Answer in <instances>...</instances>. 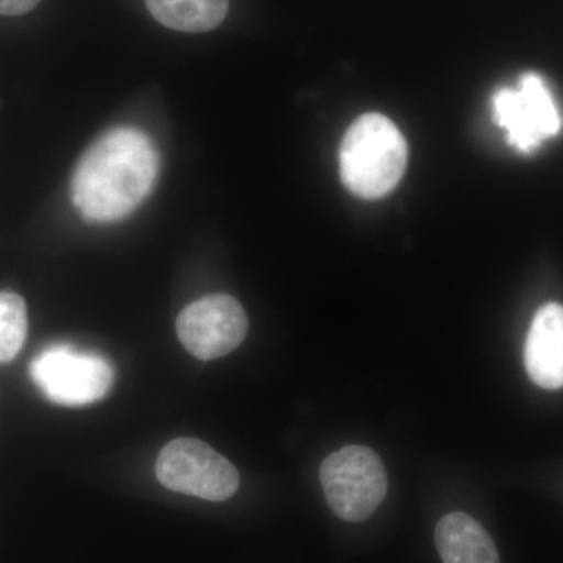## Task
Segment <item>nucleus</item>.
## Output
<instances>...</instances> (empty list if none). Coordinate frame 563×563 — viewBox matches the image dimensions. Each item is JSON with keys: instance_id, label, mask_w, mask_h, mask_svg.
<instances>
[{"instance_id": "obj_5", "label": "nucleus", "mask_w": 563, "mask_h": 563, "mask_svg": "<svg viewBox=\"0 0 563 563\" xmlns=\"http://www.w3.org/2000/svg\"><path fill=\"white\" fill-rule=\"evenodd\" d=\"M31 376L47 399L68 407L99 401L113 384V368L107 358L68 344L41 352L32 362Z\"/></svg>"}, {"instance_id": "obj_1", "label": "nucleus", "mask_w": 563, "mask_h": 563, "mask_svg": "<svg viewBox=\"0 0 563 563\" xmlns=\"http://www.w3.org/2000/svg\"><path fill=\"white\" fill-rule=\"evenodd\" d=\"M158 166L146 133L133 128L103 133L77 163L70 181L74 206L88 221L124 220L151 195Z\"/></svg>"}, {"instance_id": "obj_10", "label": "nucleus", "mask_w": 563, "mask_h": 563, "mask_svg": "<svg viewBox=\"0 0 563 563\" xmlns=\"http://www.w3.org/2000/svg\"><path fill=\"white\" fill-rule=\"evenodd\" d=\"M146 5L152 16L172 31L206 33L228 16L229 0H146Z\"/></svg>"}, {"instance_id": "obj_3", "label": "nucleus", "mask_w": 563, "mask_h": 563, "mask_svg": "<svg viewBox=\"0 0 563 563\" xmlns=\"http://www.w3.org/2000/svg\"><path fill=\"white\" fill-rule=\"evenodd\" d=\"M320 479L332 512L350 523L368 520L388 490L379 455L366 446H344L321 463Z\"/></svg>"}, {"instance_id": "obj_7", "label": "nucleus", "mask_w": 563, "mask_h": 563, "mask_svg": "<svg viewBox=\"0 0 563 563\" xmlns=\"http://www.w3.org/2000/svg\"><path fill=\"white\" fill-rule=\"evenodd\" d=\"M250 320L242 303L229 295H210L185 307L176 332L185 350L202 362L231 354L244 342Z\"/></svg>"}, {"instance_id": "obj_11", "label": "nucleus", "mask_w": 563, "mask_h": 563, "mask_svg": "<svg viewBox=\"0 0 563 563\" xmlns=\"http://www.w3.org/2000/svg\"><path fill=\"white\" fill-rule=\"evenodd\" d=\"M27 306L20 295L0 291V363H9L20 354L27 339Z\"/></svg>"}, {"instance_id": "obj_4", "label": "nucleus", "mask_w": 563, "mask_h": 563, "mask_svg": "<svg viewBox=\"0 0 563 563\" xmlns=\"http://www.w3.org/2000/svg\"><path fill=\"white\" fill-rule=\"evenodd\" d=\"M155 473L163 487L221 503L239 490V470L198 439H176L158 454Z\"/></svg>"}, {"instance_id": "obj_9", "label": "nucleus", "mask_w": 563, "mask_h": 563, "mask_svg": "<svg viewBox=\"0 0 563 563\" xmlns=\"http://www.w3.org/2000/svg\"><path fill=\"white\" fill-rule=\"evenodd\" d=\"M435 544L443 563H501L492 537L468 514L444 515L435 528Z\"/></svg>"}, {"instance_id": "obj_2", "label": "nucleus", "mask_w": 563, "mask_h": 563, "mask_svg": "<svg viewBox=\"0 0 563 563\" xmlns=\"http://www.w3.org/2000/svg\"><path fill=\"white\" fill-rule=\"evenodd\" d=\"M407 155L406 139L393 121L363 114L347 129L340 150L344 187L358 198H383L402 179Z\"/></svg>"}, {"instance_id": "obj_6", "label": "nucleus", "mask_w": 563, "mask_h": 563, "mask_svg": "<svg viewBox=\"0 0 563 563\" xmlns=\"http://www.w3.org/2000/svg\"><path fill=\"white\" fill-rule=\"evenodd\" d=\"M493 118L507 133V143L531 154L562 129V118L547 81L526 73L515 88H501L493 96Z\"/></svg>"}, {"instance_id": "obj_12", "label": "nucleus", "mask_w": 563, "mask_h": 563, "mask_svg": "<svg viewBox=\"0 0 563 563\" xmlns=\"http://www.w3.org/2000/svg\"><path fill=\"white\" fill-rule=\"evenodd\" d=\"M41 0H0V16H21L29 13Z\"/></svg>"}, {"instance_id": "obj_8", "label": "nucleus", "mask_w": 563, "mask_h": 563, "mask_svg": "<svg viewBox=\"0 0 563 563\" xmlns=\"http://www.w3.org/2000/svg\"><path fill=\"white\" fill-rule=\"evenodd\" d=\"M525 366L544 390L563 388V306L548 302L537 310L525 343Z\"/></svg>"}]
</instances>
